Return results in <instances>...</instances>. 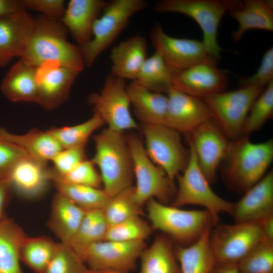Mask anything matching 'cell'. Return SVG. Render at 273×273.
<instances>
[{
    "label": "cell",
    "mask_w": 273,
    "mask_h": 273,
    "mask_svg": "<svg viewBox=\"0 0 273 273\" xmlns=\"http://www.w3.org/2000/svg\"><path fill=\"white\" fill-rule=\"evenodd\" d=\"M34 20L31 36L20 59L36 67L55 62L82 71L85 65L79 47L67 40V29L63 24L42 15Z\"/></svg>",
    "instance_id": "cell-1"
},
{
    "label": "cell",
    "mask_w": 273,
    "mask_h": 273,
    "mask_svg": "<svg viewBox=\"0 0 273 273\" xmlns=\"http://www.w3.org/2000/svg\"><path fill=\"white\" fill-rule=\"evenodd\" d=\"M248 136L231 141L222 161L228 183L235 190L244 193L262 178L273 160L272 140L254 143Z\"/></svg>",
    "instance_id": "cell-2"
},
{
    "label": "cell",
    "mask_w": 273,
    "mask_h": 273,
    "mask_svg": "<svg viewBox=\"0 0 273 273\" xmlns=\"http://www.w3.org/2000/svg\"><path fill=\"white\" fill-rule=\"evenodd\" d=\"M95 154L91 160L100 171L103 190L111 197L132 186V161L123 132L105 128L94 136Z\"/></svg>",
    "instance_id": "cell-3"
},
{
    "label": "cell",
    "mask_w": 273,
    "mask_h": 273,
    "mask_svg": "<svg viewBox=\"0 0 273 273\" xmlns=\"http://www.w3.org/2000/svg\"><path fill=\"white\" fill-rule=\"evenodd\" d=\"M146 204L152 230L161 231L181 246L194 243L213 225L212 216L206 210L181 209L155 199H150Z\"/></svg>",
    "instance_id": "cell-4"
},
{
    "label": "cell",
    "mask_w": 273,
    "mask_h": 273,
    "mask_svg": "<svg viewBox=\"0 0 273 273\" xmlns=\"http://www.w3.org/2000/svg\"><path fill=\"white\" fill-rule=\"evenodd\" d=\"M148 7L145 0H113L107 2L95 21L91 39L78 45L85 67H89L126 27L131 18Z\"/></svg>",
    "instance_id": "cell-5"
},
{
    "label": "cell",
    "mask_w": 273,
    "mask_h": 273,
    "mask_svg": "<svg viewBox=\"0 0 273 273\" xmlns=\"http://www.w3.org/2000/svg\"><path fill=\"white\" fill-rule=\"evenodd\" d=\"M125 138L135 178L134 187L136 202L143 207L150 199H155L168 205L176 194L174 181L149 158L143 141L136 134L131 133Z\"/></svg>",
    "instance_id": "cell-6"
},
{
    "label": "cell",
    "mask_w": 273,
    "mask_h": 273,
    "mask_svg": "<svg viewBox=\"0 0 273 273\" xmlns=\"http://www.w3.org/2000/svg\"><path fill=\"white\" fill-rule=\"evenodd\" d=\"M190 157L188 164L176 177L178 188L172 205L175 207L194 204L202 206L212 216L213 225L219 221V214H232L234 203L223 199L212 190L210 183L201 170L192 146L188 143Z\"/></svg>",
    "instance_id": "cell-7"
},
{
    "label": "cell",
    "mask_w": 273,
    "mask_h": 273,
    "mask_svg": "<svg viewBox=\"0 0 273 273\" xmlns=\"http://www.w3.org/2000/svg\"><path fill=\"white\" fill-rule=\"evenodd\" d=\"M264 87L247 86L223 92L202 99L212 118L231 141L243 136V128L249 112Z\"/></svg>",
    "instance_id": "cell-8"
},
{
    "label": "cell",
    "mask_w": 273,
    "mask_h": 273,
    "mask_svg": "<svg viewBox=\"0 0 273 273\" xmlns=\"http://www.w3.org/2000/svg\"><path fill=\"white\" fill-rule=\"evenodd\" d=\"M231 3V0H162L153 6V10L161 13H180L194 19L201 28L202 42L207 51L219 61L222 49L217 42V31Z\"/></svg>",
    "instance_id": "cell-9"
},
{
    "label": "cell",
    "mask_w": 273,
    "mask_h": 273,
    "mask_svg": "<svg viewBox=\"0 0 273 273\" xmlns=\"http://www.w3.org/2000/svg\"><path fill=\"white\" fill-rule=\"evenodd\" d=\"M142 129L148 157L174 181L190 157L189 149L184 146L180 133L164 124H143Z\"/></svg>",
    "instance_id": "cell-10"
},
{
    "label": "cell",
    "mask_w": 273,
    "mask_h": 273,
    "mask_svg": "<svg viewBox=\"0 0 273 273\" xmlns=\"http://www.w3.org/2000/svg\"><path fill=\"white\" fill-rule=\"evenodd\" d=\"M88 103L107 124L108 128L119 132L138 128L130 113V102L125 80L110 73L106 77L100 93H93Z\"/></svg>",
    "instance_id": "cell-11"
},
{
    "label": "cell",
    "mask_w": 273,
    "mask_h": 273,
    "mask_svg": "<svg viewBox=\"0 0 273 273\" xmlns=\"http://www.w3.org/2000/svg\"><path fill=\"white\" fill-rule=\"evenodd\" d=\"M264 239L259 220L218 225L209 235L212 251L220 262L238 263Z\"/></svg>",
    "instance_id": "cell-12"
},
{
    "label": "cell",
    "mask_w": 273,
    "mask_h": 273,
    "mask_svg": "<svg viewBox=\"0 0 273 273\" xmlns=\"http://www.w3.org/2000/svg\"><path fill=\"white\" fill-rule=\"evenodd\" d=\"M187 136V141L194 150L201 170L210 184L213 183L231 141L212 118L199 125Z\"/></svg>",
    "instance_id": "cell-13"
},
{
    "label": "cell",
    "mask_w": 273,
    "mask_h": 273,
    "mask_svg": "<svg viewBox=\"0 0 273 273\" xmlns=\"http://www.w3.org/2000/svg\"><path fill=\"white\" fill-rule=\"evenodd\" d=\"M151 39L155 51L174 72L200 63L219 61L208 53L202 41L169 36L159 24L153 27Z\"/></svg>",
    "instance_id": "cell-14"
},
{
    "label": "cell",
    "mask_w": 273,
    "mask_h": 273,
    "mask_svg": "<svg viewBox=\"0 0 273 273\" xmlns=\"http://www.w3.org/2000/svg\"><path fill=\"white\" fill-rule=\"evenodd\" d=\"M145 241L122 242L103 240L88 247L80 258L90 269H110L129 272L147 247Z\"/></svg>",
    "instance_id": "cell-15"
},
{
    "label": "cell",
    "mask_w": 273,
    "mask_h": 273,
    "mask_svg": "<svg viewBox=\"0 0 273 273\" xmlns=\"http://www.w3.org/2000/svg\"><path fill=\"white\" fill-rule=\"evenodd\" d=\"M80 72L55 62H48L37 67L36 103L48 110L59 107L67 100Z\"/></svg>",
    "instance_id": "cell-16"
},
{
    "label": "cell",
    "mask_w": 273,
    "mask_h": 273,
    "mask_svg": "<svg viewBox=\"0 0 273 273\" xmlns=\"http://www.w3.org/2000/svg\"><path fill=\"white\" fill-rule=\"evenodd\" d=\"M228 84L226 73L211 62L200 63L175 72L172 87L192 97L203 99L224 92Z\"/></svg>",
    "instance_id": "cell-17"
},
{
    "label": "cell",
    "mask_w": 273,
    "mask_h": 273,
    "mask_svg": "<svg viewBox=\"0 0 273 273\" xmlns=\"http://www.w3.org/2000/svg\"><path fill=\"white\" fill-rule=\"evenodd\" d=\"M166 94L167 106L164 125L180 133L188 134L212 118L202 100L173 87Z\"/></svg>",
    "instance_id": "cell-18"
},
{
    "label": "cell",
    "mask_w": 273,
    "mask_h": 273,
    "mask_svg": "<svg viewBox=\"0 0 273 273\" xmlns=\"http://www.w3.org/2000/svg\"><path fill=\"white\" fill-rule=\"evenodd\" d=\"M273 215V171L270 170L234 204L235 223L260 220Z\"/></svg>",
    "instance_id": "cell-19"
},
{
    "label": "cell",
    "mask_w": 273,
    "mask_h": 273,
    "mask_svg": "<svg viewBox=\"0 0 273 273\" xmlns=\"http://www.w3.org/2000/svg\"><path fill=\"white\" fill-rule=\"evenodd\" d=\"M272 1H231L229 15L238 24V28L231 35L234 42H238L248 30H273Z\"/></svg>",
    "instance_id": "cell-20"
},
{
    "label": "cell",
    "mask_w": 273,
    "mask_h": 273,
    "mask_svg": "<svg viewBox=\"0 0 273 273\" xmlns=\"http://www.w3.org/2000/svg\"><path fill=\"white\" fill-rule=\"evenodd\" d=\"M50 168L47 162L31 157L18 161L8 173L12 188L26 198H35L42 194L51 181Z\"/></svg>",
    "instance_id": "cell-21"
},
{
    "label": "cell",
    "mask_w": 273,
    "mask_h": 273,
    "mask_svg": "<svg viewBox=\"0 0 273 273\" xmlns=\"http://www.w3.org/2000/svg\"><path fill=\"white\" fill-rule=\"evenodd\" d=\"M103 0H70L59 20L71 33L77 45L89 41L92 37L95 21L107 4Z\"/></svg>",
    "instance_id": "cell-22"
},
{
    "label": "cell",
    "mask_w": 273,
    "mask_h": 273,
    "mask_svg": "<svg viewBox=\"0 0 273 273\" xmlns=\"http://www.w3.org/2000/svg\"><path fill=\"white\" fill-rule=\"evenodd\" d=\"M146 56L147 41L145 37L135 35L127 38L111 51L110 74L124 80H135Z\"/></svg>",
    "instance_id": "cell-23"
},
{
    "label": "cell",
    "mask_w": 273,
    "mask_h": 273,
    "mask_svg": "<svg viewBox=\"0 0 273 273\" xmlns=\"http://www.w3.org/2000/svg\"><path fill=\"white\" fill-rule=\"evenodd\" d=\"M34 23V18L26 10L0 19V51L12 58H20L29 43Z\"/></svg>",
    "instance_id": "cell-24"
},
{
    "label": "cell",
    "mask_w": 273,
    "mask_h": 273,
    "mask_svg": "<svg viewBox=\"0 0 273 273\" xmlns=\"http://www.w3.org/2000/svg\"><path fill=\"white\" fill-rule=\"evenodd\" d=\"M37 69V67L20 59L3 78L1 85L3 94L13 102L36 103Z\"/></svg>",
    "instance_id": "cell-25"
},
{
    "label": "cell",
    "mask_w": 273,
    "mask_h": 273,
    "mask_svg": "<svg viewBox=\"0 0 273 273\" xmlns=\"http://www.w3.org/2000/svg\"><path fill=\"white\" fill-rule=\"evenodd\" d=\"M126 90L134 114L142 124H165L166 95L152 92L136 80L126 85Z\"/></svg>",
    "instance_id": "cell-26"
},
{
    "label": "cell",
    "mask_w": 273,
    "mask_h": 273,
    "mask_svg": "<svg viewBox=\"0 0 273 273\" xmlns=\"http://www.w3.org/2000/svg\"><path fill=\"white\" fill-rule=\"evenodd\" d=\"M86 211L57 193L52 200L48 225L60 242L68 243L77 231Z\"/></svg>",
    "instance_id": "cell-27"
},
{
    "label": "cell",
    "mask_w": 273,
    "mask_h": 273,
    "mask_svg": "<svg viewBox=\"0 0 273 273\" xmlns=\"http://www.w3.org/2000/svg\"><path fill=\"white\" fill-rule=\"evenodd\" d=\"M211 228L207 229L194 243L174 247L175 257L181 273H210L216 259L212 251L209 235Z\"/></svg>",
    "instance_id": "cell-28"
},
{
    "label": "cell",
    "mask_w": 273,
    "mask_h": 273,
    "mask_svg": "<svg viewBox=\"0 0 273 273\" xmlns=\"http://www.w3.org/2000/svg\"><path fill=\"white\" fill-rule=\"evenodd\" d=\"M27 236L13 218L0 220V273H23L20 251Z\"/></svg>",
    "instance_id": "cell-29"
},
{
    "label": "cell",
    "mask_w": 273,
    "mask_h": 273,
    "mask_svg": "<svg viewBox=\"0 0 273 273\" xmlns=\"http://www.w3.org/2000/svg\"><path fill=\"white\" fill-rule=\"evenodd\" d=\"M139 273H181L175 256L172 241L165 234L157 235L139 258Z\"/></svg>",
    "instance_id": "cell-30"
},
{
    "label": "cell",
    "mask_w": 273,
    "mask_h": 273,
    "mask_svg": "<svg viewBox=\"0 0 273 273\" xmlns=\"http://www.w3.org/2000/svg\"><path fill=\"white\" fill-rule=\"evenodd\" d=\"M0 134L23 149L30 157L46 162L51 161L62 149L48 130L33 129L25 134H17L1 127Z\"/></svg>",
    "instance_id": "cell-31"
},
{
    "label": "cell",
    "mask_w": 273,
    "mask_h": 273,
    "mask_svg": "<svg viewBox=\"0 0 273 273\" xmlns=\"http://www.w3.org/2000/svg\"><path fill=\"white\" fill-rule=\"evenodd\" d=\"M50 179L58 193L86 211L103 209L110 197L103 189L73 184L57 177L50 169Z\"/></svg>",
    "instance_id": "cell-32"
},
{
    "label": "cell",
    "mask_w": 273,
    "mask_h": 273,
    "mask_svg": "<svg viewBox=\"0 0 273 273\" xmlns=\"http://www.w3.org/2000/svg\"><path fill=\"white\" fill-rule=\"evenodd\" d=\"M174 73L155 51L146 59L135 80L152 92L167 93L172 87Z\"/></svg>",
    "instance_id": "cell-33"
},
{
    "label": "cell",
    "mask_w": 273,
    "mask_h": 273,
    "mask_svg": "<svg viewBox=\"0 0 273 273\" xmlns=\"http://www.w3.org/2000/svg\"><path fill=\"white\" fill-rule=\"evenodd\" d=\"M108 226L102 209L87 211L77 231L68 243L80 257L90 245L104 240Z\"/></svg>",
    "instance_id": "cell-34"
},
{
    "label": "cell",
    "mask_w": 273,
    "mask_h": 273,
    "mask_svg": "<svg viewBox=\"0 0 273 273\" xmlns=\"http://www.w3.org/2000/svg\"><path fill=\"white\" fill-rule=\"evenodd\" d=\"M59 243L45 236H27L23 243L20 260L35 273H44Z\"/></svg>",
    "instance_id": "cell-35"
},
{
    "label": "cell",
    "mask_w": 273,
    "mask_h": 273,
    "mask_svg": "<svg viewBox=\"0 0 273 273\" xmlns=\"http://www.w3.org/2000/svg\"><path fill=\"white\" fill-rule=\"evenodd\" d=\"M142 208L135 200L134 187L131 186L110 197L102 211L108 226H110L141 216Z\"/></svg>",
    "instance_id": "cell-36"
},
{
    "label": "cell",
    "mask_w": 273,
    "mask_h": 273,
    "mask_svg": "<svg viewBox=\"0 0 273 273\" xmlns=\"http://www.w3.org/2000/svg\"><path fill=\"white\" fill-rule=\"evenodd\" d=\"M105 124L96 113L85 121L70 126L53 128L48 131L56 139L62 149L86 145L90 135Z\"/></svg>",
    "instance_id": "cell-37"
},
{
    "label": "cell",
    "mask_w": 273,
    "mask_h": 273,
    "mask_svg": "<svg viewBox=\"0 0 273 273\" xmlns=\"http://www.w3.org/2000/svg\"><path fill=\"white\" fill-rule=\"evenodd\" d=\"M240 273H273V241L264 239L238 263Z\"/></svg>",
    "instance_id": "cell-38"
},
{
    "label": "cell",
    "mask_w": 273,
    "mask_h": 273,
    "mask_svg": "<svg viewBox=\"0 0 273 273\" xmlns=\"http://www.w3.org/2000/svg\"><path fill=\"white\" fill-rule=\"evenodd\" d=\"M273 114V81L270 82L253 104L245 121L243 135L259 130Z\"/></svg>",
    "instance_id": "cell-39"
},
{
    "label": "cell",
    "mask_w": 273,
    "mask_h": 273,
    "mask_svg": "<svg viewBox=\"0 0 273 273\" xmlns=\"http://www.w3.org/2000/svg\"><path fill=\"white\" fill-rule=\"evenodd\" d=\"M152 229L141 216H136L108 226L104 240L130 242L145 241Z\"/></svg>",
    "instance_id": "cell-40"
},
{
    "label": "cell",
    "mask_w": 273,
    "mask_h": 273,
    "mask_svg": "<svg viewBox=\"0 0 273 273\" xmlns=\"http://www.w3.org/2000/svg\"><path fill=\"white\" fill-rule=\"evenodd\" d=\"M86 269L80 256L68 243L59 242L44 273H84Z\"/></svg>",
    "instance_id": "cell-41"
},
{
    "label": "cell",
    "mask_w": 273,
    "mask_h": 273,
    "mask_svg": "<svg viewBox=\"0 0 273 273\" xmlns=\"http://www.w3.org/2000/svg\"><path fill=\"white\" fill-rule=\"evenodd\" d=\"M54 174L60 179L73 184L100 189L102 184L100 174L91 160H84L66 174L60 176L53 169Z\"/></svg>",
    "instance_id": "cell-42"
},
{
    "label": "cell",
    "mask_w": 273,
    "mask_h": 273,
    "mask_svg": "<svg viewBox=\"0 0 273 273\" xmlns=\"http://www.w3.org/2000/svg\"><path fill=\"white\" fill-rule=\"evenodd\" d=\"M85 145L62 149L52 159L57 174L63 176L74 168L85 159Z\"/></svg>",
    "instance_id": "cell-43"
},
{
    "label": "cell",
    "mask_w": 273,
    "mask_h": 273,
    "mask_svg": "<svg viewBox=\"0 0 273 273\" xmlns=\"http://www.w3.org/2000/svg\"><path fill=\"white\" fill-rule=\"evenodd\" d=\"M273 81V47H270L264 54L261 64L252 75L240 79V87L257 86L264 87Z\"/></svg>",
    "instance_id": "cell-44"
},
{
    "label": "cell",
    "mask_w": 273,
    "mask_h": 273,
    "mask_svg": "<svg viewBox=\"0 0 273 273\" xmlns=\"http://www.w3.org/2000/svg\"><path fill=\"white\" fill-rule=\"evenodd\" d=\"M28 156L23 149L0 134V176L8 177L14 165Z\"/></svg>",
    "instance_id": "cell-45"
},
{
    "label": "cell",
    "mask_w": 273,
    "mask_h": 273,
    "mask_svg": "<svg viewBox=\"0 0 273 273\" xmlns=\"http://www.w3.org/2000/svg\"><path fill=\"white\" fill-rule=\"evenodd\" d=\"M26 9L38 12L49 18L59 20L66 8L63 0H22Z\"/></svg>",
    "instance_id": "cell-46"
},
{
    "label": "cell",
    "mask_w": 273,
    "mask_h": 273,
    "mask_svg": "<svg viewBox=\"0 0 273 273\" xmlns=\"http://www.w3.org/2000/svg\"><path fill=\"white\" fill-rule=\"evenodd\" d=\"M12 188L8 177L0 179V220L6 217V207L9 202Z\"/></svg>",
    "instance_id": "cell-47"
},
{
    "label": "cell",
    "mask_w": 273,
    "mask_h": 273,
    "mask_svg": "<svg viewBox=\"0 0 273 273\" xmlns=\"http://www.w3.org/2000/svg\"><path fill=\"white\" fill-rule=\"evenodd\" d=\"M26 10L22 0H0V19Z\"/></svg>",
    "instance_id": "cell-48"
},
{
    "label": "cell",
    "mask_w": 273,
    "mask_h": 273,
    "mask_svg": "<svg viewBox=\"0 0 273 273\" xmlns=\"http://www.w3.org/2000/svg\"><path fill=\"white\" fill-rule=\"evenodd\" d=\"M210 273H240V271L238 263L216 261Z\"/></svg>",
    "instance_id": "cell-49"
},
{
    "label": "cell",
    "mask_w": 273,
    "mask_h": 273,
    "mask_svg": "<svg viewBox=\"0 0 273 273\" xmlns=\"http://www.w3.org/2000/svg\"><path fill=\"white\" fill-rule=\"evenodd\" d=\"M259 221L265 239L273 241V215L267 216Z\"/></svg>",
    "instance_id": "cell-50"
},
{
    "label": "cell",
    "mask_w": 273,
    "mask_h": 273,
    "mask_svg": "<svg viewBox=\"0 0 273 273\" xmlns=\"http://www.w3.org/2000/svg\"><path fill=\"white\" fill-rule=\"evenodd\" d=\"M84 273H129V272L115 269H93L87 268Z\"/></svg>",
    "instance_id": "cell-51"
},
{
    "label": "cell",
    "mask_w": 273,
    "mask_h": 273,
    "mask_svg": "<svg viewBox=\"0 0 273 273\" xmlns=\"http://www.w3.org/2000/svg\"><path fill=\"white\" fill-rule=\"evenodd\" d=\"M12 59V58L0 51V68L7 66Z\"/></svg>",
    "instance_id": "cell-52"
},
{
    "label": "cell",
    "mask_w": 273,
    "mask_h": 273,
    "mask_svg": "<svg viewBox=\"0 0 273 273\" xmlns=\"http://www.w3.org/2000/svg\"><path fill=\"white\" fill-rule=\"evenodd\" d=\"M4 177H2V176H0V179L2 178H4Z\"/></svg>",
    "instance_id": "cell-53"
}]
</instances>
